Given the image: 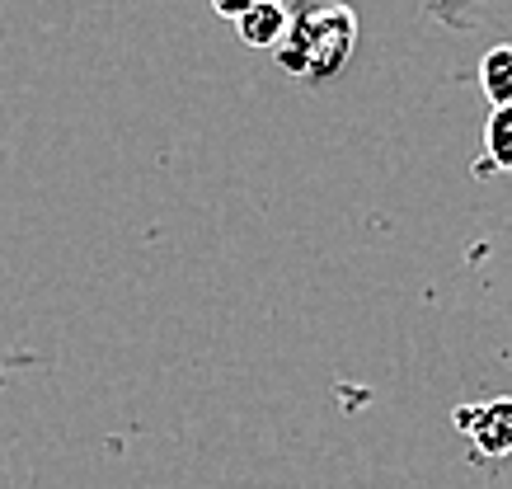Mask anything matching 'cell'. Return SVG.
Listing matches in <instances>:
<instances>
[{
    "mask_svg": "<svg viewBox=\"0 0 512 489\" xmlns=\"http://www.w3.org/2000/svg\"><path fill=\"white\" fill-rule=\"evenodd\" d=\"M357 52V15L343 0H306L287 19V33L273 48L278 66L306 85H325L353 62Z\"/></svg>",
    "mask_w": 512,
    "mask_h": 489,
    "instance_id": "cell-1",
    "label": "cell"
},
{
    "mask_svg": "<svg viewBox=\"0 0 512 489\" xmlns=\"http://www.w3.org/2000/svg\"><path fill=\"white\" fill-rule=\"evenodd\" d=\"M451 424L466 433V442L480 457H512V395L480 400V405H456Z\"/></svg>",
    "mask_w": 512,
    "mask_h": 489,
    "instance_id": "cell-2",
    "label": "cell"
},
{
    "mask_svg": "<svg viewBox=\"0 0 512 489\" xmlns=\"http://www.w3.org/2000/svg\"><path fill=\"white\" fill-rule=\"evenodd\" d=\"M287 19H292V5H287V0H254L245 15L235 19V33H240L245 48L273 52L282 43V33H287Z\"/></svg>",
    "mask_w": 512,
    "mask_h": 489,
    "instance_id": "cell-3",
    "label": "cell"
},
{
    "mask_svg": "<svg viewBox=\"0 0 512 489\" xmlns=\"http://www.w3.org/2000/svg\"><path fill=\"white\" fill-rule=\"evenodd\" d=\"M475 170L512 174V109H489V118H484V160Z\"/></svg>",
    "mask_w": 512,
    "mask_h": 489,
    "instance_id": "cell-4",
    "label": "cell"
},
{
    "mask_svg": "<svg viewBox=\"0 0 512 489\" xmlns=\"http://www.w3.org/2000/svg\"><path fill=\"white\" fill-rule=\"evenodd\" d=\"M480 90H484V99H489V109H512V43L484 52Z\"/></svg>",
    "mask_w": 512,
    "mask_h": 489,
    "instance_id": "cell-5",
    "label": "cell"
},
{
    "mask_svg": "<svg viewBox=\"0 0 512 489\" xmlns=\"http://www.w3.org/2000/svg\"><path fill=\"white\" fill-rule=\"evenodd\" d=\"M249 5H254V0H212V10H217L221 19H231V24H235L240 15H245Z\"/></svg>",
    "mask_w": 512,
    "mask_h": 489,
    "instance_id": "cell-6",
    "label": "cell"
}]
</instances>
